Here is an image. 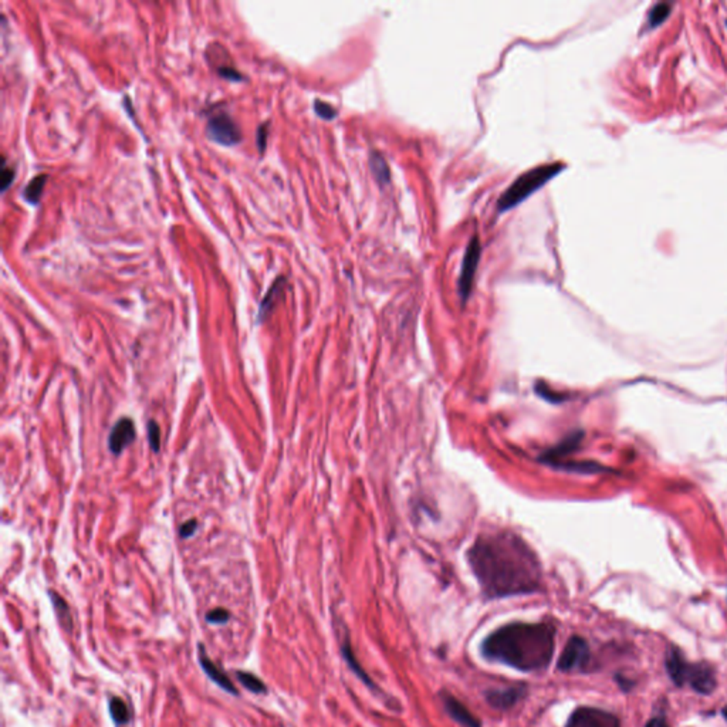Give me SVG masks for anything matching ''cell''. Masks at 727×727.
<instances>
[{
    "mask_svg": "<svg viewBox=\"0 0 727 727\" xmlns=\"http://www.w3.org/2000/svg\"><path fill=\"white\" fill-rule=\"evenodd\" d=\"M468 561L486 600L535 594L543 588L537 554L513 531L481 534L468 551Z\"/></svg>",
    "mask_w": 727,
    "mask_h": 727,
    "instance_id": "1",
    "label": "cell"
},
{
    "mask_svg": "<svg viewBox=\"0 0 727 727\" xmlns=\"http://www.w3.org/2000/svg\"><path fill=\"white\" fill-rule=\"evenodd\" d=\"M557 642V626L550 621L509 622L496 628L481 645L482 656L520 672H540L550 666Z\"/></svg>",
    "mask_w": 727,
    "mask_h": 727,
    "instance_id": "2",
    "label": "cell"
},
{
    "mask_svg": "<svg viewBox=\"0 0 727 727\" xmlns=\"http://www.w3.org/2000/svg\"><path fill=\"white\" fill-rule=\"evenodd\" d=\"M663 665L666 675L676 687H691L703 696H711L717 689L716 667L707 661L691 662L675 643L666 648Z\"/></svg>",
    "mask_w": 727,
    "mask_h": 727,
    "instance_id": "3",
    "label": "cell"
},
{
    "mask_svg": "<svg viewBox=\"0 0 727 727\" xmlns=\"http://www.w3.org/2000/svg\"><path fill=\"white\" fill-rule=\"evenodd\" d=\"M564 168L565 165L563 162H551L537 165L523 172V174L515 178L511 185L500 195L499 201H497V210H499V212H505V210L518 206L533 192L540 189L547 181L560 174Z\"/></svg>",
    "mask_w": 727,
    "mask_h": 727,
    "instance_id": "4",
    "label": "cell"
},
{
    "mask_svg": "<svg viewBox=\"0 0 727 727\" xmlns=\"http://www.w3.org/2000/svg\"><path fill=\"white\" fill-rule=\"evenodd\" d=\"M557 669L563 674H587L592 669V652L588 641L572 635L559 658Z\"/></svg>",
    "mask_w": 727,
    "mask_h": 727,
    "instance_id": "5",
    "label": "cell"
},
{
    "mask_svg": "<svg viewBox=\"0 0 727 727\" xmlns=\"http://www.w3.org/2000/svg\"><path fill=\"white\" fill-rule=\"evenodd\" d=\"M206 133L209 140L223 146H233L242 140V133L236 121L232 118L231 114L225 111H215L209 117Z\"/></svg>",
    "mask_w": 727,
    "mask_h": 727,
    "instance_id": "6",
    "label": "cell"
},
{
    "mask_svg": "<svg viewBox=\"0 0 727 727\" xmlns=\"http://www.w3.org/2000/svg\"><path fill=\"white\" fill-rule=\"evenodd\" d=\"M564 727H622L620 717L594 706H578L568 716Z\"/></svg>",
    "mask_w": 727,
    "mask_h": 727,
    "instance_id": "7",
    "label": "cell"
},
{
    "mask_svg": "<svg viewBox=\"0 0 727 727\" xmlns=\"http://www.w3.org/2000/svg\"><path fill=\"white\" fill-rule=\"evenodd\" d=\"M481 256H482L481 240H479V238L474 235L473 238H470V240H469V243L466 246V252H465L463 262H462L461 276H459V281H457L459 296H461V298L463 301H466L469 298L470 292L473 289V280H474V275H476L477 264H479Z\"/></svg>",
    "mask_w": 727,
    "mask_h": 727,
    "instance_id": "8",
    "label": "cell"
},
{
    "mask_svg": "<svg viewBox=\"0 0 727 727\" xmlns=\"http://www.w3.org/2000/svg\"><path fill=\"white\" fill-rule=\"evenodd\" d=\"M527 695V685L518 683L506 687H493L485 692L486 702L496 711H510Z\"/></svg>",
    "mask_w": 727,
    "mask_h": 727,
    "instance_id": "9",
    "label": "cell"
},
{
    "mask_svg": "<svg viewBox=\"0 0 727 727\" xmlns=\"http://www.w3.org/2000/svg\"><path fill=\"white\" fill-rule=\"evenodd\" d=\"M137 437L136 426L132 419L121 418L118 422L112 426L108 436V449L112 455H121L131 444H133Z\"/></svg>",
    "mask_w": 727,
    "mask_h": 727,
    "instance_id": "10",
    "label": "cell"
},
{
    "mask_svg": "<svg viewBox=\"0 0 727 727\" xmlns=\"http://www.w3.org/2000/svg\"><path fill=\"white\" fill-rule=\"evenodd\" d=\"M441 700L445 707L446 713L452 720H455L457 724L462 727H482L481 719L474 713H472L463 702L459 700L456 696H453L449 692L441 693Z\"/></svg>",
    "mask_w": 727,
    "mask_h": 727,
    "instance_id": "11",
    "label": "cell"
},
{
    "mask_svg": "<svg viewBox=\"0 0 727 727\" xmlns=\"http://www.w3.org/2000/svg\"><path fill=\"white\" fill-rule=\"evenodd\" d=\"M198 655H199V663H201V666H202V669H203V672L207 675V678H209L210 680H212V682H215L219 687H222L225 692H227V693H231V695L236 696V695H238V689H236L235 685L231 682V679H229V678L220 671V669H219L212 661H210V658L207 656L206 649H205L203 645H199V654H198Z\"/></svg>",
    "mask_w": 727,
    "mask_h": 727,
    "instance_id": "12",
    "label": "cell"
},
{
    "mask_svg": "<svg viewBox=\"0 0 727 727\" xmlns=\"http://www.w3.org/2000/svg\"><path fill=\"white\" fill-rule=\"evenodd\" d=\"M284 287H285V277H277L276 281L270 285L269 292L266 293V296L263 297L262 303H260V307H259V314H257V322H263L267 316H269L273 309L276 307V304L279 303V300L281 298L283 293H284Z\"/></svg>",
    "mask_w": 727,
    "mask_h": 727,
    "instance_id": "13",
    "label": "cell"
},
{
    "mask_svg": "<svg viewBox=\"0 0 727 727\" xmlns=\"http://www.w3.org/2000/svg\"><path fill=\"white\" fill-rule=\"evenodd\" d=\"M341 655H342L344 661H346V662L348 663V666L353 669V672L358 676L359 680H362L364 683H366V686H368L372 692H378V693L381 692V693H382L381 689L377 686V683L371 679V676L366 672V669H364V667L361 666V663H359L358 659L355 658V655H354V652H353V648H351V643H350V639H348V638H347L346 641H344L342 645H341Z\"/></svg>",
    "mask_w": 727,
    "mask_h": 727,
    "instance_id": "14",
    "label": "cell"
},
{
    "mask_svg": "<svg viewBox=\"0 0 727 727\" xmlns=\"http://www.w3.org/2000/svg\"><path fill=\"white\" fill-rule=\"evenodd\" d=\"M47 178H49L47 175L40 174V175L34 177L33 179H30V182L26 185V188L23 190V198H25L26 202H29L33 206L39 205V202L42 199V195H43V189L46 186Z\"/></svg>",
    "mask_w": 727,
    "mask_h": 727,
    "instance_id": "15",
    "label": "cell"
},
{
    "mask_svg": "<svg viewBox=\"0 0 727 727\" xmlns=\"http://www.w3.org/2000/svg\"><path fill=\"white\" fill-rule=\"evenodd\" d=\"M49 594H50V600L53 602V607L55 609L57 620H59L60 625L66 630H70L71 625H73V621H71V614H70V608H68L67 602L59 594H55L54 591H50Z\"/></svg>",
    "mask_w": 727,
    "mask_h": 727,
    "instance_id": "16",
    "label": "cell"
},
{
    "mask_svg": "<svg viewBox=\"0 0 727 727\" xmlns=\"http://www.w3.org/2000/svg\"><path fill=\"white\" fill-rule=\"evenodd\" d=\"M108 709H110V715H111L114 723H116L117 726H123V724H127L129 722L131 715H129V711H128V706L121 698H117V696L111 698L110 699V704H108Z\"/></svg>",
    "mask_w": 727,
    "mask_h": 727,
    "instance_id": "17",
    "label": "cell"
},
{
    "mask_svg": "<svg viewBox=\"0 0 727 727\" xmlns=\"http://www.w3.org/2000/svg\"><path fill=\"white\" fill-rule=\"evenodd\" d=\"M370 165H371V169L374 172V175L377 177V179L382 183H388L390 179H391V174H390V168H388V164L387 161L384 160V157H382L379 152L377 151H372L371 152V157H370Z\"/></svg>",
    "mask_w": 727,
    "mask_h": 727,
    "instance_id": "18",
    "label": "cell"
},
{
    "mask_svg": "<svg viewBox=\"0 0 727 727\" xmlns=\"http://www.w3.org/2000/svg\"><path fill=\"white\" fill-rule=\"evenodd\" d=\"M671 10H672V5L671 3H667V2L656 3L649 12L648 27L649 29H655L656 26H659L662 22L666 21L667 16L671 14Z\"/></svg>",
    "mask_w": 727,
    "mask_h": 727,
    "instance_id": "19",
    "label": "cell"
},
{
    "mask_svg": "<svg viewBox=\"0 0 727 727\" xmlns=\"http://www.w3.org/2000/svg\"><path fill=\"white\" fill-rule=\"evenodd\" d=\"M236 676H238L239 682L247 689V691H251V692L257 693V695L267 692L266 685L257 676L248 674V672H243V671L236 672Z\"/></svg>",
    "mask_w": 727,
    "mask_h": 727,
    "instance_id": "20",
    "label": "cell"
},
{
    "mask_svg": "<svg viewBox=\"0 0 727 727\" xmlns=\"http://www.w3.org/2000/svg\"><path fill=\"white\" fill-rule=\"evenodd\" d=\"M148 442L154 453H158L161 449V429L154 419L148 422Z\"/></svg>",
    "mask_w": 727,
    "mask_h": 727,
    "instance_id": "21",
    "label": "cell"
},
{
    "mask_svg": "<svg viewBox=\"0 0 727 727\" xmlns=\"http://www.w3.org/2000/svg\"><path fill=\"white\" fill-rule=\"evenodd\" d=\"M229 618H231V612L225 608H216V609L209 611L206 614V621L209 624H215V625H223L229 621Z\"/></svg>",
    "mask_w": 727,
    "mask_h": 727,
    "instance_id": "22",
    "label": "cell"
},
{
    "mask_svg": "<svg viewBox=\"0 0 727 727\" xmlns=\"http://www.w3.org/2000/svg\"><path fill=\"white\" fill-rule=\"evenodd\" d=\"M314 111L318 117L324 120H333L337 116V110L331 104L321 100L314 101Z\"/></svg>",
    "mask_w": 727,
    "mask_h": 727,
    "instance_id": "23",
    "label": "cell"
},
{
    "mask_svg": "<svg viewBox=\"0 0 727 727\" xmlns=\"http://www.w3.org/2000/svg\"><path fill=\"white\" fill-rule=\"evenodd\" d=\"M614 680H615V683L618 685V687L621 689L624 693L633 692L634 689H635V686H637V680L635 679H630V678H628L624 674H615L614 675Z\"/></svg>",
    "mask_w": 727,
    "mask_h": 727,
    "instance_id": "24",
    "label": "cell"
},
{
    "mask_svg": "<svg viewBox=\"0 0 727 727\" xmlns=\"http://www.w3.org/2000/svg\"><path fill=\"white\" fill-rule=\"evenodd\" d=\"M218 73L220 77L226 79V80H232V81H242V74L238 73L235 68L232 67H219L218 68Z\"/></svg>",
    "mask_w": 727,
    "mask_h": 727,
    "instance_id": "25",
    "label": "cell"
},
{
    "mask_svg": "<svg viewBox=\"0 0 727 727\" xmlns=\"http://www.w3.org/2000/svg\"><path fill=\"white\" fill-rule=\"evenodd\" d=\"M267 131H269V125L267 124H263L257 128V137H256V141H257V148L259 151L264 152L266 149V144H267Z\"/></svg>",
    "mask_w": 727,
    "mask_h": 727,
    "instance_id": "26",
    "label": "cell"
},
{
    "mask_svg": "<svg viewBox=\"0 0 727 727\" xmlns=\"http://www.w3.org/2000/svg\"><path fill=\"white\" fill-rule=\"evenodd\" d=\"M196 528H198V520H188L185 524L181 526V530H179L181 537L182 539L190 537V535L195 534Z\"/></svg>",
    "mask_w": 727,
    "mask_h": 727,
    "instance_id": "27",
    "label": "cell"
},
{
    "mask_svg": "<svg viewBox=\"0 0 727 727\" xmlns=\"http://www.w3.org/2000/svg\"><path fill=\"white\" fill-rule=\"evenodd\" d=\"M13 179H14V170L3 166L2 169V192L3 194L10 188V185L13 183Z\"/></svg>",
    "mask_w": 727,
    "mask_h": 727,
    "instance_id": "28",
    "label": "cell"
},
{
    "mask_svg": "<svg viewBox=\"0 0 727 727\" xmlns=\"http://www.w3.org/2000/svg\"><path fill=\"white\" fill-rule=\"evenodd\" d=\"M645 727H671V724L667 723V720H666V717L663 715H658V716L650 717L646 722Z\"/></svg>",
    "mask_w": 727,
    "mask_h": 727,
    "instance_id": "29",
    "label": "cell"
},
{
    "mask_svg": "<svg viewBox=\"0 0 727 727\" xmlns=\"http://www.w3.org/2000/svg\"><path fill=\"white\" fill-rule=\"evenodd\" d=\"M720 715H722V717L724 719V722H727V704H726L724 707H722V711H720Z\"/></svg>",
    "mask_w": 727,
    "mask_h": 727,
    "instance_id": "30",
    "label": "cell"
},
{
    "mask_svg": "<svg viewBox=\"0 0 727 727\" xmlns=\"http://www.w3.org/2000/svg\"><path fill=\"white\" fill-rule=\"evenodd\" d=\"M726 25H727V21H726Z\"/></svg>",
    "mask_w": 727,
    "mask_h": 727,
    "instance_id": "31",
    "label": "cell"
}]
</instances>
